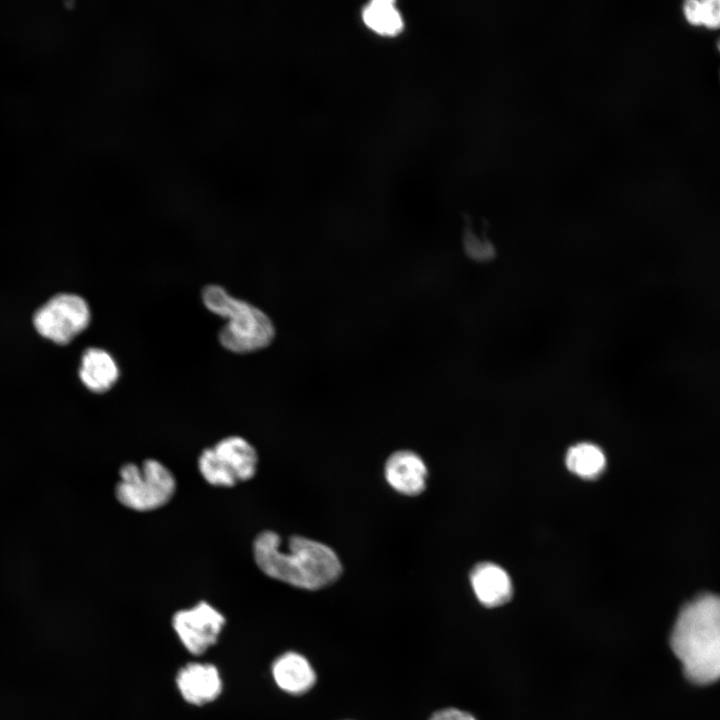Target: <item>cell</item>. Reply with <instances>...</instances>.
Returning a JSON list of instances; mask_svg holds the SVG:
<instances>
[{
  "mask_svg": "<svg viewBox=\"0 0 720 720\" xmlns=\"http://www.w3.org/2000/svg\"><path fill=\"white\" fill-rule=\"evenodd\" d=\"M252 553L265 575L300 589L325 588L343 572L340 558L331 547L299 535L284 540L273 530H263L253 540Z\"/></svg>",
  "mask_w": 720,
  "mask_h": 720,
  "instance_id": "1",
  "label": "cell"
},
{
  "mask_svg": "<svg viewBox=\"0 0 720 720\" xmlns=\"http://www.w3.org/2000/svg\"><path fill=\"white\" fill-rule=\"evenodd\" d=\"M684 674L695 684L720 679V596L703 594L680 611L670 637Z\"/></svg>",
  "mask_w": 720,
  "mask_h": 720,
  "instance_id": "2",
  "label": "cell"
},
{
  "mask_svg": "<svg viewBox=\"0 0 720 720\" xmlns=\"http://www.w3.org/2000/svg\"><path fill=\"white\" fill-rule=\"evenodd\" d=\"M202 300L211 312L228 319L219 332V341L227 350L248 353L263 349L272 342L275 336L273 323L257 307L234 298L217 285L205 287Z\"/></svg>",
  "mask_w": 720,
  "mask_h": 720,
  "instance_id": "3",
  "label": "cell"
},
{
  "mask_svg": "<svg viewBox=\"0 0 720 720\" xmlns=\"http://www.w3.org/2000/svg\"><path fill=\"white\" fill-rule=\"evenodd\" d=\"M176 489L173 472L161 461L147 458L140 463L128 462L120 467L114 495L129 510L150 512L167 505Z\"/></svg>",
  "mask_w": 720,
  "mask_h": 720,
  "instance_id": "4",
  "label": "cell"
},
{
  "mask_svg": "<svg viewBox=\"0 0 720 720\" xmlns=\"http://www.w3.org/2000/svg\"><path fill=\"white\" fill-rule=\"evenodd\" d=\"M258 460L256 448L247 439L231 435L203 449L197 466L209 485L230 488L252 479Z\"/></svg>",
  "mask_w": 720,
  "mask_h": 720,
  "instance_id": "5",
  "label": "cell"
},
{
  "mask_svg": "<svg viewBox=\"0 0 720 720\" xmlns=\"http://www.w3.org/2000/svg\"><path fill=\"white\" fill-rule=\"evenodd\" d=\"M90 318L89 306L81 296L60 293L35 311L32 323L41 337L66 345L88 327Z\"/></svg>",
  "mask_w": 720,
  "mask_h": 720,
  "instance_id": "6",
  "label": "cell"
},
{
  "mask_svg": "<svg viewBox=\"0 0 720 720\" xmlns=\"http://www.w3.org/2000/svg\"><path fill=\"white\" fill-rule=\"evenodd\" d=\"M224 615L206 601L178 610L172 627L188 652L201 655L217 641L225 625Z\"/></svg>",
  "mask_w": 720,
  "mask_h": 720,
  "instance_id": "7",
  "label": "cell"
},
{
  "mask_svg": "<svg viewBox=\"0 0 720 720\" xmlns=\"http://www.w3.org/2000/svg\"><path fill=\"white\" fill-rule=\"evenodd\" d=\"M176 685L182 698L197 706L216 700L223 689L217 667L211 663L200 662L183 666L176 675Z\"/></svg>",
  "mask_w": 720,
  "mask_h": 720,
  "instance_id": "8",
  "label": "cell"
},
{
  "mask_svg": "<svg viewBox=\"0 0 720 720\" xmlns=\"http://www.w3.org/2000/svg\"><path fill=\"white\" fill-rule=\"evenodd\" d=\"M384 476L396 492L405 496H417L426 488L428 469L416 452L398 450L387 458Z\"/></svg>",
  "mask_w": 720,
  "mask_h": 720,
  "instance_id": "9",
  "label": "cell"
},
{
  "mask_svg": "<svg viewBox=\"0 0 720 720\" xmlns=\"http://www.w3.org/2000/svg\"><path fill=\"white\" fill-rule=\"evenodd\" d=\"M470 583L477 600L485 607L494 608L507 603L513 593L508 573L491 562H482L473 567Z\"/></svg>",
  "mask_w": 720,
  "mask_h": 720,
  "instance_id": "10",
  "label": "cell"
},
{
  "mask_svg": "<svg viewBox=\"0 0 720 720\" xmlns=\"http://www.w3.org/2000/svg\"><path fill=\"white\" fill-rule=\"evenodd\" d=\"M272 675L283 691L300 695L310 690L316 681L315 672L308 660L295 652H286L272 665Z\"/></svg>",
  "mask_w": 720,
  "mask_h": 720,
  "instance_id": "11",
  "label": "cell"
},
{
  "mask_svg": "<svg viewBox=\"0 0 720 720\" xmlns=\"http://www.w3.org/2000/svg\"><path fill=\"white\" fill-rule=\"evenodd\" d=\"M79 378L93 393L109 391L119 378V368L114 358L100 348H88L81 357Z\"/></svg>",
  "mask_w": 720,
  "mask_h": 720,
  "instance_id": "12",
  "label": "cell"
},
{
  "mask_svg": "<svg viewBox=\"0 0 720 720\" xmlns=\"http://www.w3.org/2000/svg\"><path fill=\"white\" fill-rule=\"evenodd\" d=\"M565 464L568 470L578 477L592 480L603 473L606 458L598 446L582 442L570 447L565 457Z\"/></svg>",
  "mask_w": 720,
  "mask_h": 720,
  "instance_id": "13",
  "label": "cell"
},
{
  "mask_svg": "<svg viewBox=\"0 0 720 720\" xmlns=\"http://www.w3.org/2000/svg\"><path fill=\"white\" fill-rule=\"evenodd\" d=\"M362 18L370 29L381 35H396L404 25L401 13L391 0L369 2L362 11Z\"/></svg>",
  "mask_w": 720,
  "mask_h": 720,
  "instance_id": "14",
  "label": "cell"
},
{
  "mask_svg": "<svg viewBox=\"0 0 720 720\" xmlns=\"http://www.w3.org/2000/svg\"><path fill=\"white\" fill-rule=\"evenodd\" d=\"M683 12L692 25L720 28V0H689L685 2Z\"/></svg>",
  "mask_w": 720,
  "mask_h": 720,
  "instance_id": "15",
  "label": "cell"
},
{
  "mask_svg": "<svg viewBox=\"0 0 720 720\" xmlns=\"http://www.w3.org/2000/svg\"><path fill=\"white\" fill-rule=\"evenodd\" d=\"M463 248L470 259L480 263L489 262L496 255L493 243L471 230H467L464 234Z\"/></svg>",
  "mask_w": 720,
  "mask_h": 720,
  "instance_id": "16",
  "label": "cell"
},
{
  "mask_svg": "<svg viewBox=\"0 0 720 720\" xmlns=\"http://www.w3.org/2000/svg\"><path fill=\"white\" fill-rule=\"evenodd\" d=\"M429 720H476L470 713L457 708H446L435 712Z\"/></svg>",
  "mask_w": 720,
  "mask_h": 720,
  "instance_id": "17",
  "label": "cell"
},
{
  "mask_svg": "<svg viewBox=\"0 0 720 720\" xmlns=\"http://www.w3.org/2000/svg\"><path fill=\"white\" fill-rule=\"evenodd\" d=\"M717 48H718V50H719V52H720V38H719V40H718V42H717Z\"/></svg>",
  "mask_w": 720,
  "mask_h": 720,
  "instance_id": "18",
  "label": "cell"
}]
</instances>
